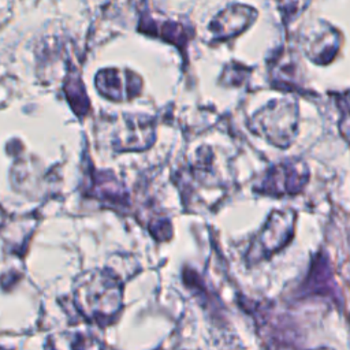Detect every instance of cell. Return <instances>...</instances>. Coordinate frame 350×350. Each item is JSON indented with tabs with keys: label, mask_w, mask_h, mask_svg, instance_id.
Here are the masks:
<instances>
[{
	"label": "cell",
	"mask_w": 350,
	"mask_h": 350,
	"mask_svg": "<svg viewBox=\"0 0 350 350\" xmlns=\"http://www.w3.org/2000/svg\"><path fill=\"white\" fill-rule=\"evenodd\" d=\"M293 211H275L256 235L246 253L247 265H256L282 250L294 235Z\"/></svg>",
	"instance_id": "1"
},
{
	"label": "cell",
	"mask_w": 350,
	"mask_h": 350,
	"mask_svg": "<svg viewBox=\"0 0 350 350\" xmlns=\"http://www.w3.org/2000/svg\"><path fill=\"white\" fill-rule=\"evenodd\" d=\"M298 297H325L331 298V301L335 304L342 301L340 293L334 280L329 258L325 256V253L320 252L312 260L309 271L304 282L299 284Z\"/></svg>",
	"instance_id": "2"
},
{
	"label": "cell",
	"mask_w": 350,
	"mask_h": 350,
	"mask_svg": "<svg viewBox=\"0 0 350 350\" xmlns=\"http://www.w3.org/2000/svg\"><path fill=\"white\" fill-rule=\"evenodd\" d=\"M306 176L299 172L295 163H286L276 167L264 180V193L293 194L302 189Z\"/></svg>",
	"instance_id": "3"
},
{
	"label": "cell",
	"mask_w": 350,
	"mask_h": 350,
	"mask_svg": "<svg viewBox=\"0 0 350 350\" xmlns=\"http://www.w3.org/2000/svg\"><path fill=\"white\" fill-rule=\"evenodd\" d=\"M130 72H120L118 70H103L96 77L97 89L108 98L122 101L124 98H131L135 96L134 92L124 88L123 82L127 79Z\"/></svg>",
	"instance_id": "4"
},
{
	"label": "cell",
	"mask_w": 350,
	"mask_h": 350,
	"mask_svg": "<svg viewBox=\"0 0 350 350\" xmlns=\"http://www.w3.org/2000/svg\"><path fill=\"white\" fill-rule=\"evenodd\" d=\"M345 275H346V278H350V264H349V272L345 273Z\"/></svg>",
	"instance_id": "5"
},
{
	"label": "cell",
	"mask_w": 350,
	"mask_h": 350,
	"mask_svg": "<svg viewBox=\"0 0 350 350\" xmlns=\"http://www.w3.org/2000/svg\"><path fill=\"white\" fill-rule=\"evenodd\" d=\"M316 350H331V349H316Z\"/></svg>",
	"instance_id": "6"
}]
</instances>
